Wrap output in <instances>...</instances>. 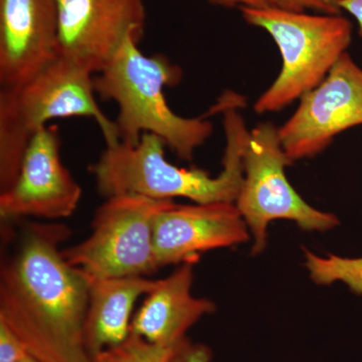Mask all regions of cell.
<instances>
[{
	"label": "cell",
	"mask_w": 362,
	"mask_h": 362,
	"mask_svg": "<svg viewBox=\"0 0 362 362\" xmlns=\"http://www.w3.org/2000/svg\"><path fill=\"white\" fill-rule=\"evenodd\" d=\"M240 98H221L216 109L223 114L226 150L223 170L213 177L199 168H181L166 159L165 144L145 133L136 144L119 141L106 145L99 159L90 166L98 192L104 197L138 194L153 199L183 197L195 204H235L243 180L242 150L250 131L237 111Z\"/></svg>",
	"instance_id": "2"
},
{
	"label": "cell",
	"mask_w": 362,
	"mask_h": 362,
	"mask_svg": "<svg viewBox=\"0 0 362 362\" xmlns=\"http://www.w3.org/2000/svg\"><path fill=\"white\" fill-rule=\"evenodd\" d=\"M173 202L138 194L107 197L95 211L89 237L64 249L63 256L90 277H148L159 270L154 221Z\"/></svg>",
	"instance_id": "7"
},
{
	"label": "cell",
	"mask_w": 362,
	"mask_h": 362,
	"mask_svg": "<svg viewBox=\"0 0 362 362\" xmlns=\"http://www.w3.org/2000/svg\"><path fill=\"white\" fill-rule=\"evenodd\" d=\"M35 362H40V361H35Z\"/></svg>",
	"instance_id": "20"
},
{
	"label": "cell",
	"mask_w": 362,
	"mask_h": 362,
	"mask_svg": "<svg viewBox=\"0 0 362 362\" xmlns=\"http://www.w3.org/2000/svg\"><path fill=\"white\" fill-rule=\"evenodd\" d=\"M216 6L225 7H266L271 6L269 0H209Z\"/></svg>",
	"instance_id": "18"
},
{
	"label": "cell",
	"mask_w": 362,
	"mask_h": 362,
	"mask_svg": "<svg viewBox=\"0 0 362 362\" xmlns=\"http://www.w3.org/2000/svg\"><path fill=\"white\" fill-rule=\"evenodd\" d=\"M90 71L59 56L23 84L0 88V192L8 189L35 135L54 119L92 118L106 145L120 141L98 104Z\"/></svg>",
	"instance_id": "4"
},
{
	"label": "cell",
	"mask_w": 362,
	"mask_h": 362,
	"mask_svg": "<svg viewBox=\"0 0 362 362\" xmlns=\"http://www.w3.org/2000/svg\"><path fill=\"white\" fill-rule=\"evenodd\" d=\"M194 262L180 264L175 272L157 281L156 288L133 318L131 332L148 342L173 350L177 362H209L206 347L188 341L185 333L216 305L192 295Z\"/></svg>",
	"instance_id": "12"
},
{
	"label": "cell",
	"mask_w": 362,
	"mask_h": 362,
	"mask_svg": "<svg viewBox=\"0 0 362 362\" xmlns=\"http://www.w3.org/2000/svg\"><path fill=\"white\" fill-rule=\"evenodd\" d=\"M87 275V274H86ZM89 279V298L84 322L86 350L94 358L121 344L131 334V315L137 300L149 294L157 281L148 277Z\"/></svg>",
	"instance_id": "14"
},
{
	"label": "cell",
	"mask_w": 362,
	"mask_h": 362,
	"mask_svg": "<svg viewBox=\"0 0 362 362\" xmlns=\"http://www.w3.org/2000/svg\"><path fill=\"white\" fill-rule=\"evenodd\" d=\"M58 57L56 0H0V87L23 84Z\"/></svg>",
	"instance_id": "13"
},
{
	"label": "cell",
	"mask_w": 362,
	"mask_h": 362,
	"mask_svg": "<svg viewBox=\"0 0 362 362\" xmlns=\"http://www.w3.org/2000/svg\"><path fill=\"white\" fill-rule=\"evenodd\" d=\"M249 25L265 30L282 57L277 78L254 105L258 114L283 110L320 84L352 40V25L340 14H308L275 6L242 7Z\"/></svg>",
	"instance_id": "5"
},
{
	"label": "cell",
	"mask_w": 362,
	"mask_h": 362,
	"mask_svg": "<svg viewBox=\"0 0 362 362\" xmlns=\"http://www.w3.org/2000/svg\"><path fill=\"white\" fill-rule=\"evenodd\" d=\"M4 221L0 263V324L40 362H92L84 322L89 279L70 265L64 223Z\"/></svg>",
	"instance_id": "1"
},
{
	"label": "cell",
	"mask_w": 362,
	"mask_h": 362,
	"mask_svg": "<svg viewBox=\"0 0 362 362\" xmlns=\"http://www.w3.org/2000/svg\"><path fill=\"white\" fill-rule=\"evenodd\" d=\"M249 232L235 204L173 202L154 221L157 268L195 262L201 252L244 244Z\"/></svg>",
	"instance_id": "11"
},
{
	"label": "cell",
	"mask_w": 362,
	"mask_h": 362,
	"mask_svg": "<svg viewBox=\"0 0 362 362\" xmlns=\"http://www.w3.org/2000/svg\"><path fill=\"white\" fill-rule=\"evenodd\" d=\"M92 362H177L173 350L153 344L131 332L121 344L100 352Z\"/></svg>",
	"instance_id": "15"
},
{
	"label": "cell",
	"mask_w": 362,
	"mask_h": 362,
	"mask_svg": "<svg viewBox=\"0 0 362 362\" xmlns=\"http://www.w3.org/2000/svg\"><path fill=\"white\" fill-rule=\"evenodd\" d=\"M339 6L356 18L358 23V35L362 39V0H340Z\"/></svg>",
	"instance_id": "19"
},
{
	"label": "cell",
	"mask_w": 362,
	"mask_h": 362,
	"mask_svg": "<svg viewBox=\"0 0 362 362\" xmlns=\"http://www.w3.org/2000/svg\"><path fill=\"white\" fill-rule=\"evenodd\" d=\"M139 39L128 35L103 70L95 74V93L118 106L116 120L120 141L136 144L145 133L160 138L178 158L194 159L195 150L214 131L204 118H185L166 101L164 89L182 80L180 66L163 54H145Z\"/></svg>",
	"instance_id": "3"
},
{
	"label": "cell",
	"mask_w": 362,
	"mask_h": 362,
	"mask_svg": "<svg viewBox=\"0 0 362 362\" xmlns=\"http://www.w3.org/2000/svg\"><path fill=\"white\" fill-rule=\"evenodd\" d=\"M81 197L82 188L62 161L58 128L47 125L28 144L13 185L0 192V218L4 221L69 218Z\"/></svg>",
	"instance_id": "9"
},
{
	"label": "cell",
	"mask_w": 362,
	"mask_h": 362,
	"mask_svg": "<svg viewBox=\"0 0 362 362\" xmlns=\"http://www.w3.org/2000/svg\"><path fill=\"white\" fill-rule=\"evenodd\" d=\"M30 356L18 338L0 324V362H18Z\"/></svg>",
	"instance_id": "17"
},
{
	"label": "cell",
	"mask_w": 362,
	"mask_h": 362,
	"mask_svg": "<svg viewBox=\"0 0 362 362\" xmlns=\"http://www.w3.org/2000/svg\"><path fill=\"white\" fill-rule=\"evenodd\" d=\"M271 6L292 11H313L323 14H340V0H269Z\"/></svg>",
	"instance_id": "16"
},
{
	"label": "cell",
	"mask_w": 362,
	"mask_h": 362,
	"mask_svg": "<svg viewBox=\"0 0 362 362\" xmlns=\"http://www.w3.org/2000/svg\"><path fill=\"white\" fill-rule=\"evenodd\" d=\"M59 56L93 75L103 70L119 47L144 30V0H56Z\"/></svg>",
	"instance_id": "10"
},
{
	"label": "cell",
	"mask_w": 362,
	"mask_h": 362,
	"mask_svg": "<svg viewBox=\"0 0 362 362\" xmlns=\"http://www.w3.org/2000/svg\"><path fill=\"white\" fill-rule=\"evenodd\" d=\"M299 101L295 113L278 128L291 162L316 156L340 133L362 125V69L345 52Z\"/></svg>",
	"instance_id": "8"
},
{
	"label": "cell",
	"mask_w": 362,
	"mask_h": 362,
	"mask_svg": "<svg viewBox=\"0 0 362 362\" xmlns=\"http://www.w3.org/2000/svg\"><path fill=\"white\" fill-rule=\"evenodd\" d=\"M242 160L244 180L235 204L254 240V254L265 249L271 221H292L305 230L316 232L339 225L337 216L311 206L293 188L285 173L286 166L292 162L273 123H259L250 131Z\"/></svg>",
	"instance_id": "6"
}]
</instances>
